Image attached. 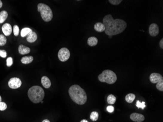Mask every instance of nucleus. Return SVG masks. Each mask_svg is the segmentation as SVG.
<instances>
[{
	"instance_id": "nucleus-1",
	"label": "nucleus",
	"mask_w": 163,
	"mask_h": 122,
	"mask_svg": "<svg viewBox=\"0 0 163 122\" xmlns=\"http://www.w3.org/2000/svg\"><path fill=\"white\" fill-rule=\"evenodd\" d=\"M103 24L105 27V32L109 36L119 34L125 30L127 24L120 19H114L112 15H107L103 18Z\"/></svg>"
},
{
	"instance_id": "nucleus-2",
	"label": "nucleus",
	"mask_w": 163,
	"mask_h": 122,
	"mask_svg": "<svg viewBox=\"0 0 163 122\" xmlns=\"http://www.w3.org/2000/svg\"><path fill=\"white\" fill-rule=\"evenodd\" d=\"M68 93L72 100L78 105H84L87 101L86 92L79 85H74L70 86Z\"/></svg>"
},
{
	"instance_id": "nucleus-3",
	"label": "nucleus",
	"mask_w": 163,
	"mask_h": 122,
	"mask_svg": "<svg viewBox=\"0 0 163 122\" xmlns=\"http://www.w3.org/2000/svg\"><path fill=\"white\" fill-rule=\"evenodd\" d=\"M28 96L33 103H39L42 101L45 97V92L40 86H33L28 90Z\"/></svg>"
},
{
	"instance_id": "nucleus-4",
	"label": "nucleus",
	"mask_w": 163,
	"mask_h": 122,
	"mask_svg": "<svg viewBox=\"0 0 163 122\" xmlns=\"http://www.w3.org/2000/svg\"><path fill=\"white\" fill-rule=\"evenodd\" d=\"M117 79L116 74L110 70H105L98 76V79L101 82L106 83L110 85L114 84L116 82Z\"/></svg>"
},
{
	"instance_id": "nucleus-5",
	"label": "nucleus",
	"mask_w": 163,
	"mask_h": 122,
	"mask_svg": "<svg viewBox=\"0 0 163 122\" xmlns=\"http://www.w3.org/2000/svg\"><path fill=\"white\" fill-rule=\"evenodd\" d=\"M37 7L38 11L41 13L42 20L46 22L51 21L53 18V13L50 7L42 3L39 4Z\"/></svg>"
},
{
	"instance_id": "nucleus-6",
	"label": "nucleus",
	"mask_w": 163,
	"mask_h": 122,
	"mask_svg": "<svg viewBox=\"0 0 163 122\" xmlns=\"http://www.w3.org/2000/svg\"><path fill=\"white\" fill-rule=\"evenodd\" d=\"M58 58L61 62H65L68 60L70 56V53L67 48H63L60 49L58 53Z\"/></svg>"
},
{
	"instance_id": "nucleus-7",
	"label": "nucleus",
	"mask_w": 163,
	"mask_h": 122,
	"mask_svg": "<svg viewBox=\"0 0 163 122\" xmlns=\"http://www.w3.org/2000/svg\"><path fill=\"white\" fill-rule=\"evenodd\" d=\"M8 86L12 89H17L21 86L22 81L17 77H13L10 79L8 82Z\"/></svg>"
},
{
	"instance_id": "nucleus-8",
	"label": "nucleus",
	"mask_w": 163,
	"mask_h": 122,
	"mask_svg": "<svg viewBox=\"0 0 163 122\" xmlns=\"http://www.w3.org/2000/svg\"><path fill=\"white\" fill-rule=\"evenodd\" d=\"M149 32L150 36L155 37L157 36L159 33L158 25L156 24H151L149 28Z\"/></svg>"
},
{
	"instance_id": "nucleus-9",
	"label": "nucleus",
	"mask_w": 163,
	"mask_h": 122,
	"mask_svg": "<svg viewBox=\"0 0 163 122\" xmlns=\"http://www.w3.org/2000/svg\"><path fill=\"white\" fill-rule=\"evenodd\" d=\"M150 80L153 84H156L159 82L163 81V77L159 73H153L150 75Z\"/></svg>"
},
{
	"instance_id": "nucleus-10",
	"label": "nucleus",
	"mask_w": 163,
	"mask_h": 122,
	"mask_svg": "<svg viewBox=\"0 0 163 122\" xmlns=\"http://www.w3.org/2000/svg\"><path fill=\"white\" fill-rule=\"evenodd\" d=\"M130 119L135 122H142L144 121V117L143 115L137 113H133L130 115Z\"/></svg>"
},
{
	"instance_id": "nucleus-11",
	"label": "nucleus",
	"mask_w": 163,
	"mask_h": 122,
	"mask_svg": "<svg viewBox=\"0 0 163 122\" xmlns=\"http://www.w3.org/2000/svg\"><path fill=\"white\" fill-rule=\"evenodd\" d=\"M1 29L5 36H10L12 33V27L11 25L8 23L4 24L1 28Z\"/></svg>"
},
{
	"instance_id": "nucleus-12",
	"label": "nucleus",
	"mask_w": 163,
	"mask_h": 122,
	"mask_svg": "<svg viewBox=\"0 0 163 122\" xmlns=\"http://www.w3.org/2000/svg\"><path fill=\"white\" fill-rule=\"evenodd\" d=\"M41 83L42 86L45 89H48L50 88L51 85V81L47 76H43L41 79Z\"/></svg>"
},
{
	"instance_id": "nucleus-13",
	"label": "nucleus",
	"mask_w": 163,
	"mask_h": 122,
	"mask_svg": "<svg viewBox=\"0 0 163 122\" xmlns=\"http://www.w3.org/2000/svg\"><path fill=\"white\" fill-rule=\"evenodd\" d=\"M18 51L20 54L22 55L27 54L31 52V49L28 47H26L23 45H19Z\"/></svg>"
},
{
	"instance_id": "nucleus-14",
	"label": "nucleus",
	"mask_w": 163,
	"mask_h": 122,
	"mask_svg": "<svg viewBox=\"0 0 163 122\" xmlns=\"http://www.w3.org/2000/svg\"><path fill=\"white\" fill-rule=\"evenodd\" d=\"M37 39V35L35 32H31L27 36V40L29 42H34Z\"/></svg>"
},
{
	"instance_id": "nucleus-15",
	"label": "nucleus",
	"mask_w": 163,
	"mask_h": 122,
	"mask_svg": "<svg viewBox=\"0 0 163 122\" xmlns=\"http://www.w3.org/2000/svg\"><path fill=\"white\" fill-rule=\"evenodd\" d=\"M94 28L97 32H102L105 31V27L103 23L98 22L94 25Z\"/></svg>"
},
{
	"instance_id": "nucleus-16",
	"label": "nucleus",
	"mask_w": 163,
	"mask_h": 122,
	"mask_svg": "<svg viewBox=\"0 0 163 122\" xmlns=\"http://www.w3.org/2000/svg\"><path fill=\"white\" fill-rule=\"evenodd\" d=\"M98 39L95 37H90L88 40V44L90 47H94L98 44Z\"/></svg>"
},
{
	"instance_id": "nucleus-17",
	"label": "nucleus",
	"mask_w": 163,
	"mask_h": 122,
	"mask_svg": "<svg viewBox=\"0 0 163 122\" xmlns=\"http://www.w3.org/2000/svg\"><path fill=\"white\" fill-rule=\"evenodd\" d=\"M33 57L31 56H25L21 59V61L23 64H29L32 62Z\"/></svg>"
},
{
	"instance_id": "nucleus-18",
	"label": "nucleus",
	"mask_w": 163,
	"mask_h": 122,
	"mask_svg": "<svg viewBox=\"0 0 163 122\" xmlns=\"http://www.w3.org/2000/svg\"><path fill=\"white\" fill-rule=\"evenodd\" d=\"M8 17V13L5 10L1 11L0 12V24H2L5 21Z\"/></svg>"
},
{
	"instance_id": "nucleus-19",
	"label": "nucleus",
	"mask_w": 163,
	"mask_h": 122,
	"mask_svg": "<svg viewBox=\"0 0 163 122\" xmlns=\"http://www.w3.org/2000/svg\"><path fill=\"white\" fill-rule=\"evenodd\" d=\"M32 29L28 28H23L22 29L21 31V36L22 37H25V36H27L29 34V33L32 32Z\"/></svg>"
},
{
	"instance_id": "nucleus-20",
	"label": "nucleus",
	"mask_w": 163,
	"mask_h": 122,
	"mask_svg": "<svg viewBox=\"0 0 163 122\" xmlns=\"http://www.w3.org/2000/svg\"><path fill=\"white\" fill-rule=\"evenodd\" d=\"M135 99V95L132 93H129L125 97L126 101L129 103H132Z\"/></svg>"
},
{
	"instance_id": "nucleus-21",
	"label": "nucleus",
	"mask_w": 163,
	"mask_h": 122,
	"mask_svg": "<svg viewBox=\"0 0 163 122\" xmlns=\"http://www.w3.org/2000/svg\"><path fill=\"white\" fill-rule=\"evenodd\" d=\"M116 101V98L115 96L113 95L112 94H110L107 97V103H109V104L113 105V104L115 103Z\"/></svg>"
},
{
	"instance_id": "nucleus-22",
	"label": "nucleus",
	"mask_w": 163,
	"mask_h": 122,
	"mask_svg": "<svg viewBox=\"0 0 163 122\" xmlns=\"http://www.w3.org/2000/svg\"><path fill=\"white\" fill-rule=\"evenodd\" d=\"M99 117V114L98 113L96 112H92L90 114V118L92 121L93 122L97 121Z\"/></svg>"
},
{
	"instance_id": "nucleus-23",
	"label": "nucleus",
	"mask_w": 163,
	"mask_h": 122,
	"mask_svg": "<svg viewBox=\"0 0 163 122\" xmlns=\"http://www.w3.org/2000/svg\"><path fill=\"white\" fill-rule=\"evenodd\" d=\"M7 38L3 34L0 35V46H4L7 43Z\"/></svg>"
},
{
	"instance_id": "nucleus-24",
	"label": "nucleus",
	"mask_w": 163,
	"mask_h": 122,
	"mask_svg": "<svg viewBox=\"0 0 163 122\" xmlns=\"http://www.w3.org/2000/svg\"><path fill=\"white\" fill-rule=\"evenodd\" d=\"M136 106L138 108V109H140L141 108L142 109H144L145 108V107H146L145 102H142V103H141L139 100L137 101Z\"/></svg>"
},
{
	"instance_id": "nucleus-25",
	"label": "nucleus",
	"mask_w": 163,
	"mask_h": 122,
	"mask_svg": "<svg viewBox=\"0 0 163 122\" xmlns=\"http://www.w3.org/2000/svg\"><path fill=\"white\" fill-rule=\"evenodd\" d=\"M157 89L159 90V91L161 92H163V81L159 82L157 84L156 86Z\"/></svg>"
},
{
	"instance_id": "nucleus-26",
	"label": "nucleus",
	"mask_w": 163,
	"mask_h": 122,
	"mask_svg": "<svg viewBox=\"0 0 163 122\" xmlns=\"http://www.w3.org/2000/svg\"><path fill=\"white\" fill-rule=\"evenodd\" d=\"M13 33L15 36H18L19 34V28L18 25H15L13 27Z\"/></svg>"
},
{
	"instance_id": "nucleus-27",
	"label": "nucleus",
	"mask_w": 163,
	"mask_h": 122,
	"mask_svg": "<svg viewBox=\"0 0 163 122\" xmlns=\"http://www.w3.org/2000/svg\"><path fill=\"white\" fill-rule=\"evenodd\" d=\"M109 2L113 5H117L122 2V0H109Z\"/></svg>"
},
{
	"instance_id": "nucleus-28",
	"label": "nucleus",
	"mask_w": 163,
	"mask_h": 122,
	"mask_svg": "<svg viewBox=\"0 0 163 122\" xmlns=\"http://www.w3.org/2000/svg\"><path fill=\"white\" fill-rule=\"evenodd\" d=\"M7 109V105L4 102H0V111H4Z\"/></svg>"
},
{
	"instance_id": "nucleus-29",
	"label": "nucleus",
	"mask_w": 163,
	"mask_h": 122,
	"mask_svg": "<svg viewBox=\"0 0 163 122\" xmlns=\"http://www.w3.org/2000/svg\"><path fill=\"white\" fill-rule=\"evenodd\" d=\"M13 64V59L12 57H8L7 60V65L8 67L11 66Z\"/></svg>"
},
{
	"instance_id": "nucleus-30",
	"label": "nucleus",
	"mask_w": 163,
	"mask_h": 122,
	"mask_svg": "<svg viewBox=\"0 0 163 122\" xmlns=\"http://www.w3.org/2000/svg\"><path fill=\"white\" fill-rule=\"evenodd\" d=\"M0 56L2 58H5L7 56V52L5 50H1L0 51Z\"/></svg>"
},
{
	"instance_id": "nucleus-31",
	"label": "nucleus",
	"mask_w": 163,
	"mask_h": 122,
	"mask_svg": "<svg viewBox=\"0 0 163 122\" xmlns=\"http://www.w3.org/2000/svg\"><path fill=\"white\" fill-rule=\"evenodd\" d=\"M106 110L107 112L109 113H112L114 112V107L112 106H107L106 108Z\"/></svg>"
},
{
	"instance_id": "nucleus-32",
	"label": "nucleus",
	"mask_w": 163,
	"mask_h": 122,
	"mask_svg": "<svg viewBox=\"0 0 163 122\" xmlns=\"http://www.w3.org/2000/svg\"><path fill=\"white\" fill-rule=\"evenodd\" d=\"M160 47L161 48L163 49V38L161 39V40L160 41Z\"/></svg>"
},
{
	"instance_id": "nucleus-33",
	"label": "nucleus",
	"mask_w": 163,
	"mask_h": 122,
	"mask_svg": "<svg viewBox=\"0 0 163 122\" xmlns=\"http://www.w3.org/2000/svg\"><path fill=\"white\" fill-rule=\"evenodd\" d=\"M2 6H3V3H2V1L0 0V8H1Z\"/></svg>"
},
{
	"instance_id": "nucleus-34",
	"label": "nucleus",
	"mask_w": 163,
	"mask_h": 122,
	"mask_svg": "<svg viewBox=\"0 0 163 122\" xmlns=\"http://www.w3.org/2000/svg\"><path fill=\"white\" fill-rule=\"evenodd\" d=\"M80 122H89V121H88V120H86L83 119Z\"/></svg>"
},
{
	"instance_id": "nucleus-35",
	"label": "nucleus",
	"mask_w": 163,
	"mask_h": 122,
	"mask_svg": "<svg viewBox=\"0 0 163 122\" xmlns=\"http://www.w3.org/2000/svg\"><path fill=\"white\" fill-rule=\"evenodd\" d=\"M42 122H50V121H49V120H48L45 119V120H43Z\"/></svg>"
},
{
	"instance_id": "nucleus-36",
	"label": "nucleus",
	"mask_w": 163,
	"mask_h": 122,
	"mask_svg": "<svg viewBox=\"0 0 163 122\" xmlns=\"http://www.w3.org/2000/svg\"><path fill=\"white\" fill-rule=\"evenodd\" d=\"M1 102V96H0V102Z\"/></svg>"
},
{
	"instance_id": "nucleus-37",
	"label": "nucleus",
	"mask_w": 163,
	"mask_h": 122,
	"mask_svg": "<svg viewBox=\"0 0 163 122\" xmlns=\"http://www.w3.org/2000/svg\"><path fill=\"white\" fill-rule=\"evenodd\" d=\"M41 103H44V102H43V101H42L41 102Z\"/></svg>"
},
{
	"instance_id": "nucleus-38",
	"label": "nucleus",
	"mask_w": 163,
	"mask_h": 122,
	"mask_svg": "<svg viewBox=\"0 0 163 122\" xmlns=\"http://www.w3.org/2000/svg\"><path fill=\"white\" fill-rule=\"evenodd\" d=\"M0 51H1V50H0Z\"/></svg>"
}]
</instances>
